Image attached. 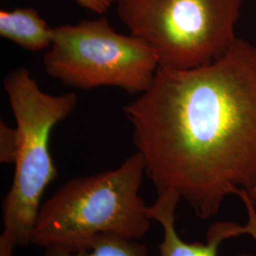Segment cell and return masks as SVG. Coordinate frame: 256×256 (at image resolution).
I'll list each match as a JSON object with an SVG mask.
<instances>
[{
	"mask_svg": "<svg viewBox=\"0 0 256 256\" xmlns=\"http://www.w3.org/2000/svg\"><path fill=\"white\" fill-rule=\"evenodd\" d=\"M144 174L136 152L116 169L70 180L41 205L32 244L74 246L102 234L140 240L153 220L140 194Z\"/></svg>",
	"mask_w": 256,
	"mask_h": 256,
	"instance_id": "cell-2",
	"label": "cell"
},
{
	"mask_svg": "<svg viewBox=\"0 0 256 256\" xmlns=\"http://www.w3.org/2000/svg\"><path fill=\"white\" fill-rule=\"evenodd\" d=\"M0 36L28 52L48 50L52 43V28L32 8L0 10Z\"/></svg>",
	"mask_w": 256,
	"mask_h": 256,
	"instance_id": "cell-7",
	"label": "cell"
},
{
	"mask_svg": "<svg viewBox=\"0 0 256 256\" xmlns=\"http://www.w3.org/2000/svg\"><path fill=\"white\" fill-rule=\"evenodd\" d=\"M242 0H116L117 16L155 52L160 66L188 70L209 64L238 40Z\"/></svg>",
	"mask_w": 256,
	"mask_h": 256,
	"instance_id": "cell-4",
	"label": "cell"
},
{
	"mask_svg": "<svg viewBox=\"0 0 256 256\" xmlns=\"http://www.w3.org/2000/svg\"><path fill=\"white\" fill-rule=\"evenodd\" d=\"M19 151V135L16 128L0 120V162L14 164Z\"/></svg>",
	"mask_w": 256,
	"mask_h": 256,
	"instance_id": "cell-9",
	"label": "cell"
},
{
	"mask_svg": "<svg viewBox=\"0 0 256 256\" xmlns=\"http://www.w3.org/2000/svg\"><path fill=\"white\" fill-rule=\"evenodd\" d=\"M82 8L90 10L92 12L102 16L115 4L116 0H74Z\"/></svg>",
	"mask_w": 256,
	"mask_h": 256,
	"instance_id": "cell-10",
	"label": "cell"
},
{
	"mask_svg": "<svg viewBox=\"0 0 256 256\" xmlns=\"http://www.w3.org/2000/svg\"><path fill=\"white\" fill-rule=\"evenodd\" d=\"M248 196L252 200V202L254 203L256 209V178L254 182L252 184V186L248 190Z\"/></svg>",
	"mask_w": 256,
	"mask_h": 256,
	"instance_id": "cell-11",
	"label": "cell"
},
{
	"mask_svg": "<svg viewBox=\"0 0 256 256\" xmlns=\"http://www.w3.org/2000/svg\"><path fill=\"white\" fill-rule=\"evenodd\" d=\"M19 135L14 176L3 202L0 256H14L18 245L32 244V234L46 187L58 176L50 150L52 131L74 112L78 97L42 90L27 68L10 72L3 81Z\"/></svg>",
	"mask_w": 256,
	"mask_h": 256,
	"instance_id": "cell-3",
	"label": "cell"
},
{
	"mask_svg": "<svg viewBox=\"0 0 256 256\" xmlns=\"http://www.w3.org/2000/svg\"><path fill=\"white\" fill-rule=\"evenodd\" d=\"M44 256H149L140 240L119 234H102L74 246L52 245L44 248Z\"/></svg>",
	"mask_w": 256,
	"mask_h": 256,
	"instance_id": "cell-8",
	"label": "cell"
},
{
	"mask_svg": "<svg viewBox=\"0 0 256 256\" xmlns=\"http://www.w3.org/2000/svg\"><path fill=\"white\" fill-rule=\"evenodd\" d=\"M124 112L156 192L178 194L202 220L236 194L256 221L248 194L256 178V46L238 38L210 64L160 66Z\"/></svg>",
	"mask_w": 256,
	"mask_h": 256,
	"instance_id": "cell-1",
	"label": "cell"
},
{
	"mask_svg": "<svg viewBox=\"0 0 256 256\" xmlns=\"http://www.w3.org/2000/svg\"><path fill=\"white\" fill-rule=\"evenodd\" d=\"M180 196L174 192H156L155 202L150 205L152 220L162 228V240L160 244V256H218L220 244L230 238L250 234L256 242V225L248 221L241 226L234 222L220 221L210 225L206 234V243H188L178 236L174 224V212ZM238 256H254L241 254Z\"/></svg>",
	"mask_w": 256,
	"mask_h": 256,
	"instance_id": "cell-6",
	"label": "cell"
},
{
	"mask_svg": "<svg viewBox=\"0 0 256 256\" xmlns=\"http://www.w3.org/2000/svg\"><path fill=\"white\" fill-rule=\"evenodd\" d=\"M43 64L46 74L79 90L112 86L146 92L160 68L151 48L115 30L106 18L52 28Z\"/></svg>",
	"mask_w": 256,
	"mask_h": 256,
	"instance_id": "cell-5",
	"label": "cell"
}]
</instances>
